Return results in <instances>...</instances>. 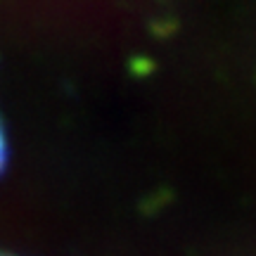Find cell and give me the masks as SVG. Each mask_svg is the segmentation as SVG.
Instances as JSON below:
<instances>
[{"label":"cell","instance_id":"6da1fadb","mask_svg":"<svg viewBox=\"0 0 256 256\" xmlns=\"http://www.w3.org/2000/svg\"><path fill=\"white\" fill-rule=\"evenodd\" d=\"M5 138H2V130H0V171H2V166H5Z\"/></svg>","mask_w":256,"mask_h":256}]
</instances>
